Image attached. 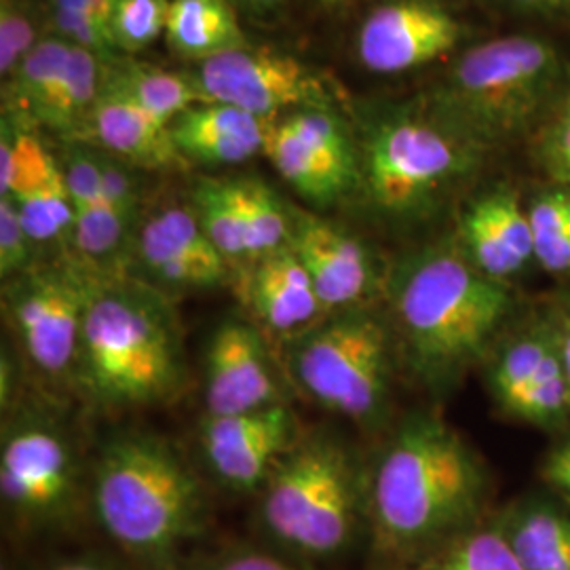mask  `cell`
Segmentation results:
<instances>
[{"label":"cell","instance_id":"cell-32","mask_svg":"<svg viewBox=\"0 0 570 570\" xmlns=\"http://www.w3.org/2000/svg\"><path fill=\"white\" fill-rule=\"evenodd\" d=\"M410 570H524L503 532L490 522L463 532Z\"/></svg>","mask_w":570,"mask_h":570},{"label":"cell","instance_id":"cell-3","mask_svg":"<svg viewBox=\"0 0 570 570\" xmlns=\"http://www.w3.org/2000/svg\"><path fill=\"white\" fill-rule=\"evenodd\" d=\"M108 539L153 570H169L205 529V492L178 450L161 438L129 433L100 454L91 490Z\"/></svg>","mask_w":570,"mask_h":570},{"label":"cell","instance_id":"cell-10","mask_svg":"<svg viewBox=\"0 0 570 570\" xmlns=\"http://www.w3.org/2000/svg\"><path fill=\"white\" fill-rule=\"evenodd\" d=\"M489 355L487 387L503 416L548 431L569 423V376L550 317L515 330Z\"/></svg>","mask_w":570,"mask_h":570},{"label":"cell","instance_id":"cell-1","mask_svg":"<svg viewBox=\"0 0 570 570\" xmlns=\"http://www.w3.org/2000/svg\"><path fill=\"white\" fill-rule=\"evenodd\" d=\"M489 475L444 419L412 414L381 452L366 487L374 548L410 569L484 522Z\"/></svg>","mask_w":570,"mask_h":570},{"label":"cell","instance_id":"cell-15","mask_svg":"<svg viewBox=\"0 0 570 570\" xmlns=\"http://www.w3.org/2000/svg\"><path fill=\"white\" fill-rule=\"evenodd\" d=\"M463 26L433 0H393L376 7L357 32V56L379 75L407 72L444 58Z\"/></svg>","mask_w":570,"mask_h":570},{"label":"cell","instance_id":"cell-35","mask_svg":"<svg viewBox=\"0 0 570 570\" xmlns=\"http://www.w3.org/2000/svg\"><path fill=\"white\" fill-rule=\"evenodd\" d=\"M39 41L30 7L23 0H0V75L4 81Z\"/></svg>","mask_w":570,"mask_h":570},{"label":"cell","instance_id":"cell-43","mask_svg":"<svg viewBox=\"0 0 570 570\" xmlns=\"http://www.w3.org/2000/svg\"><path fill=\"white\" fill-rule=\"evenodd\" d=\"M518 7L546 11V13H570V0H513Z\"/></svg>","mask_w":570,"mask_h":570},{"label":"cell","instance_id":"cell-17","mask_svg":"<svg viewBox=\"0 0 570 570\" xmlns=\"http://www.w3.org/2000/svg\"><path fill=\"white\" fill-rule=\"evenodd\" d=\"M289 247L301 258L322 305L330 313L366 305L379 275L372 254L345 228L313 214L292 209Z\"/></svg>","mask_w":570,"mask_h":570},{"label":"cell","instance_id":"cell-38","mask_svg":"<svg viewBox=\"0 0 570 570\" xmlns=\"http://www.w3.org/2000/svg\"><path fill=\"white\" fill-rule=\"evenodd\" d=\"M96 157L108 204L121 216L122 223L134 230L140 218V186L136 176L127 164L108 153H96Z\"/></svg>","mask_w":570,"mask_h":570},{"label":"cell","instance_id":"cell-31","mask_svg":"<svg viewBox=\"0 0 570 570\" xmlns=\"http://www.w3.org/2000/svg\"><path fill=\"white\" fill-rule=\"evenodd\" d=\"M237 199L244 216L249 258H263L289 244L292 212L279 197L256 178H235Z\"/></svg>","mask_w":570,"mask_h":570},{"label":"cell","instance_id":"cell-46","mask_svg":"<svg viewBox=\"0 0 570 570\" xmlns=\"http://www.w3.org/2000/svg\"><path fill=\"white\" fill-rule=\"evenodd\" d=\"M98 4H100V9H102L104 13L108 16V20H112V9H115V2L117 0H96Z\"/></svg>","mask_w":570,"mask_h":570},{"label":"cell","instance_id":"cell-30","mask_svg":"<svg viewBox=\"0 0 570 570\" xmlns=\"http://www.w3.org/2000/svg\"><path fill=\"white\" fill-rule=\"evenodd\" d=\"M193 212L226 263L249 258L235 178H204L193 190Z\"/></svg>","mask_w":570,"mask_h":570},{"label":"cell","instance_id":"cell-34","mask_svg":"<svg viewBox=\"0 0 570 570\" xmlns=\"http://www.w3.org/2000/svg\"><path fill=\"white\" fill-rule=\"evenodd\" d=\"M169 0H117L112 9V37L117 51L138 53L165 35Z\"/></svg>","mask_w":570,"mask_h":570},{"label":"cell","instance_id":"cell-20","mask_svg":"<svg viewBox=\"0 0 570 570\" xmlns=\"http://www.w3.org/2000/svg\"><path fill=\"white\" fill-rule=\"evenodd\" d=\"M459 249L487 277L508 284L534 261L529 212L510 188H492L469 205L459 225Z\"/></svg>","mask_w":570,"mask_h":570},{"label":"cell","instance_id":"cell-25","mask_svg":"<svg viewBox=\"0 0 570 570\" xmlns=\"http://www.w3.org/2000/svg\"><path fill=\"white\" fill-rule=\"evenodd\" d=\"M524 570H570V505L527 497L492 518Z\"/></svg>","mask_w":570,"mask_h":570},{"label":"cell","instance_id":"cell-29","mask_svg":"<svg viewBox=\"0 0 570 570\" xmlns=\"http://www.w3.org/2000/svg\"><path fill=\"white\" fill-rule=\"evenodd\" d=\"M72 42L61 37H47L35 45V49L23 58L18 70L9 77L4 98L13 112L39 119L42 106L51 98L60 85L70 60Z\"/></svg>","mask_w":570,"mask_h":570},{"label":"cell","instance_id":"cell-22","mask_svg":"<svg viewBox=\"0 0 570 570\" xmlns=\"http://www.w3.org/2000/svg\"><path fill=\"white\" fill-rule=\"evenodd\" d=\"M266 125L235 106L204 102L178 115L169 131L186 164L237 165L265 153Z\"/></svg>","mask_w":570,"mask_h":570},{"label":"cell","instance_id":"cell-28","mask_svg":"<svg viewBox=\"0 0 570 570\" xmlns=\"http://www.w3.org/2000/svg\"><path fill=\"white\" fill-rule=\"evenodd\" d=\"M102 72L104 60L72 45L60 85L42 106L37 122L58 131H72L77 127L85 129V122L102 94Z\"/></svg>","mask_w":570,"mask_h":570},{"label":"cell","instance_id":"cell-16","mask_svg":"<svg viewBox=\"0 0 570 570\" xmlns=\"http://www.w3.org/2000/svg\"><path fill=\"white\" fill-rule=\"evenodd\" d=\"M296 431V416L285 404L230 416L207 414L202 446L209 468L228 489H263L285 452L298 444Z\"/></svg>","mask_w":570,"mask_h":570},{"label":"cell","instance_id":"cell-19","mask_svg":"<svg viewBox=\"0 0 570 570\" xmlns=\"http://www.w3.org/2000/svg\"><path fill=\"white\" fill-rule=\"evenodd\" d=\"M136 256L144 271L169 287H214L228 273L225 256L205 235L193 207H165L136 230Z\"/></svg>","mask_w":570,"mask_h":570},{"label":"cell","instance_id":"cell-27","mask_svg":"<svg viewBox=\"0 0 570 570\" xmlns=\"http://www.w3.org/2000/svg\"><path fill=\"white\" fill-rule=\"evenodd\" d=\"M102 89L136 104L153 117L169 122L204 96L193 75L169 72L138 61H104Z\"/></svg>","mask_w":570,"mask_h":570},{"label":"cell","instance_id":"cell-41","mask_svg":"<svg viewBox=\"0 0 570 570\" xmlns=\"http://www.w3.org/2000/svg\"><path fill=\"white\" fill-rule=\"evenodd\" d=\"M541 478L570 505V440L556 446L543 461Z\"/></svg>","mask_w":570,"mask_h":570},{"label":"cell","instance_id":"cell-44","mask_svg":"<svg viewBox=\"0 0 570 570\" xmlns=\"http://www.w3.org/2000/svg\"><path fill=\"white\" fill-rule=\"evenodd\" d=\"M51 570H117L112 569L110 564L100 562L96 558H70V560H63L60 564H56Z\"/></svg>","mask_w":570,"mask_h":570},{"label":"cell","instance_id":"cell-2","mask_svg":"<svg viewBox=\"0 0 570 570\" xmlns=\"http://www.w3.org/2000/svg\"><path fill=\"white\" fill-rule=\"evenodd\" d=\"M511 306L508 284L487 277L459 247L416 254L391 282L407 364L433 389L450 387L489 355Z\"/></svg>","mask_w":570,"mask_h":570},{"label":"cell","instance_id":"cell-23","mask_svg":"<svg viewBox=\"0 0 570 570\" xmlns=\"http://www.w3.org/2000/svg\"><path fill=\"white\" fill-rule=\"evenodd\" d=\"M85 131L102 146L104 153L121 159L122 164L144 169L186 165L171 140L169 122L104 89L85 122Z\"/></svg>","mask_w":570,"mask_h":570},{"label":"cell","instance_id":"cell-18","mask_svg":"<svg viewBox=\"0 0 570 570\" xmlns=\"http://www.w3.org/2000/svg\"><path fill=\"white\" fill-rule=\"evenodd\" d=\"M204 395L209 416L245 414L284 404L258 327L237 320L218 326L205 355Z\"/></svg>","mask_w":570,"mask_h":570},{"label":"cell","instance_id":"cell-14","mask_svg":"<svg viewBox=\"0 0 570 570\" xmlns=\"http://www.w3.org/2000/svg\"><path fill=\"white\" fill-rule=\"evenodd\" d=\"M0 197L16 202L35 244L72 242L75 214L61 164L7 115L0 127Z\"/></svg>","mask_w":570,"mask_h":570},{"label":"cell","instance_id":"cell-21","mask_svg":"<svg viewBox=\"0 0 570 570\" xmlns=\"http://www.w3.org/2000/svg\"><path fill=\"white\" fill-rule=\"evenodd\" d=\"M245 303L266 332L289 338L320 324L327 313L289 245L256 261L245 282Z\"/></svg>","mask_w":570,"mask_h":570},{"label":"cell","instance_id":"cell-24","mask_svg":"<svg viewBox=\"0 0 570 570\" xmlns=\"http://www.w3.org/2000/svg\"><path fill=\"white\" fill-rule=\"evenodd\" d=\"M61 169L75 214L72 244L87 263L110 265L119 258L134 230L122 223L104 195L96 153L72 148L61 161Z\"/></svg>","mask_w":570,"mask_h":570},{"label":"cell","instance_id":"cell-33","mask_svg":"<svg viewBox=\"0 0 570 570\" xmlns=\"http://www.w3.org/2000/svg\"><path fill=\"white\" fill-rule=\"evenodd\" d=\"M534 261L550 275L570 277V186H556L529 205Z\"/></svg>","mask_w":570,"mask_h":570},{"label":"cell","instance_id":"cell-47","mask_svg":"<svg viewBox=\"0 0 570 570\" xmlns=\"http://www.w3.org/2000/svg\"><path fill=\"white\" fill-rule=\"evenodd\" d=\"M317 2H322L324 7H330V9H334V7H343L346 2H351V0H317Z\"/></svg>","mask_w":570,"mask_h":570},{"label":"cell","instance_id":"cell-8","mask_svg":"<svg viewBox=\"0 0 570 570\" xmlns=\"http://www.w3.org/2000/svg\"><path fill=\"white\" fill-rule=\"evenodd\" d=\"M475 150L438 119L393 117L367 136L362 184L376 209L395 218L416 216L468 176Z\"/></svg>","mask_w":570,"mask_h":570},{"label":"cell","instance_id":"cell-37","mask_svg":"<svg viewBox=\"0 0 570 570\" xmlns=\"http://www.w3.org/2000/svg\"><path fill=\"white\" fill-rule=\"evenodd\" d=\"M35 245L16 202L0 197V273L4 279H13L30 268Z\"/></svg>","mask_w":570,"mask_h":570},{"label":"cell","instance_id":"cell-5","mask_svg":"<svg viewBox=\"0 0 570 570\" xmlns=\"http://www.w3.org/2000/svg\"><path fill=\"white\" fill-rule=\"evenodd\" d=\"M562 66L550 42L503 37L465 51L435 94V119L473 146L522 134L560 85Z\"/></svg>","mask_w":570,"mask_h":570},{"label":"cell","instance_id":"cell-40","mask_svg":"<svg viewBox=\"0 0 570 570\" xmlns=\"http://www.w3.org/2000/svg\"><path fill=\"white\" fill-rule=\"evenodd\" d=\"M197 570H311L285 560L277 553L261 550H233L214 556Z\"/></svg>","mask_w":570,"mask_h":570},{"label":"cell","instance_id":"cell-7","mask_svg":"<svg viewBox=\"0 0 570 570\" xmlns=\"http://www.w3.org/2000/svg\"><path fill=\"white\" fill-rule=\"evenodd\" d=\"M287 372L306 395L360 425L387 407L393 334L366 306L332 313L292 338Z\"/></svg>","mask_w":570,"mask_h":570},{"label":"cell","instance_id":"cell-42","mask_svg":"<svg viewBox=\"0 0 570 570\" xmlns=\"http://www.w3.org/2000/svg\"><path fill=\"white\" fill-rule=\"evenodd\" d=\"M550 322L570 383V294L562 296L556 305L551 306Z\"/></svg>","mask_w":570,"mask_h":570},{"label":"cell","instance_id":"cell-45","mask_svg":"<svg viewBox=\"0 0 570 570\" xmlns=\"http://www.w3.org/2000/svg\"><path fill=\"white\" fill-rule=\"evenodd\" d=\"M239 2L252 11H268V9L279 7V2H284V0H239Z\"/></svg>","mask_w":570,"mask_h":570},{"label":"cell","instance_id":"cell-12","mask_svg":"<svg viewBox=\"0 0 570 570\" xmlns=\"http://www.w3.org/2000/svg\"><path fill=\"white\" fill-rule=\"evenodd\" d=\"M197 82L204 102L235 106L273 121L303 108H327L326 87L303 61L249 45L202 61Z\"/></svg>","mask_w":570,"mask_h":570},{"label":"cell","instance_id":"cell-11","mask_svg":"<svg viewBox=\"0 0 570 570\" xmlns=\"http://www.w3.org/2000/svg\"><path fill=\"white\" fill-rule=\"evenodd\" d=\"M265 155L311 204H336L362 184V157L327 108H303L266 125Z\"/></svg>","mask_w":570,"mask_h":570},{"label":"cell","instance_id":"cell-36","mask_svg":"<svg viewBox=\"0 0 570 570\" xmlns=\"http://www.w3.org/2000/svg\"><path fill=\"white\" fill-rule=\"evenodd\" d=\"M49 20L61 39L96 53L100 60H115L117 45H115L110 23H106L96 16L61 9V7H49Z\"/></svg>","mask_w":570,"mask_h":570},{"label":"cell","instance_id":"cell-13","mask_svg":"<svg viewBox=\"0 0 570 570\" xmlns=\"http://www.w3.org/2000/svg\"><path fill=\"white\" fill-rule=\"evenodd\" d=\"M68 442L42 421H23L2 440L0 492L7 511L26 527L60 522L75 501Z\"/></svg>","mask_w":570,"mask_h":570},{"label":"cell","instance_id":"cell-4","mask_svg":"<svg viewBox=\"0 0 570 570\" xmlns=\"http://www.w3.org/2000/svg\"><path fill=\"white\" fill-rule=\"evenodd\" d=\"M77 374L110 406H148L183 385V345L171 311L144 285L89 282Z\"/></svg>","mask_w":570,"mask_h":570},{"label":"cell","instance_id":"cell-9","mask_svg":"<svg viewBox=\"0 0 570 570\" xmlns=\"http://www.w3.org/2000/svg\"><path fill=\"white\" fill-rule=\"evenodd\" d=\"M89 279L61 268L26 271L4 292L21 351L49 379L77 372Z\"/></svg>","mask_w":570,"mask_h":570},{"label":"cell","instance_id":"cell-26","mask_svg":"<svg viewBox=\"0 0 570 570\" xmlns=\"http://www.w3.org/2000/svg\"><path fill=\"white\" fill-rule=\"evenodd\" d=\"M164 37L178 58L197 63L247 45L230 0H169Z\"/></svg>","mask_w":570,"mask_h":570},{"label":"cell","instance_id":"cell-6","mask_svg":"<svg viewBox=\"0 0 570 570\" xmlns=\"http://www.w3.org/2000/svg\"><path fill=\"white\" fill-rule=\"evenodd\" d=\"M366 515V490L336 440L298 442L263 487L261 522L282 550L311 560L345 553Z\"/></svg>","mask_w":570,"mask_h":570},{"label":"cell","instance_id":"cell-39","mask_svg":"<svg viewBox=\"0 0 570 570\" xmlns=\"http://www.w3.org/2000/svg\"><path fill=\"white\" fill-rule=\"evenodd\" d=\"M539 159L556 183L570 186V102L546 129L539 146Z\"/></svg>","mask_w":570,"mask_h":570}]
</instances>
